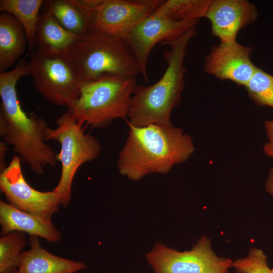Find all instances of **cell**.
<instances>
[{
	"label": "cell",
	"mask_w": 273,
	"mask_h": 273,
	"mask_svg": "<svg viewBox=\"0 0 273 273\" xmlns=\"http://www.w3.org/2000/svg\"><path fill=\"white\" fill-rule=\"evenodd\" d=\"M265 128L269 141L264 144L263 150L265 153L273 159V121H266Z\"/></svg>",
	"instance_id": "cb8c5ba5"
},
{
	"label": "cell",
	"mask_w": 273,
	"mask_h": 273,
	"mask_svg": "<svg viewBox=\"0 0 273 273\" xmlns=\"http://www.w3.org/2000/svg\"><path fill=\"white\" fill-rule=\"evenodd\" d=\"M42 0H1L0 11L13 15L23 27L30 49L36 48V27Z\"/></svg>",
	"instance_id": "d6986e66"
},
{
	"label": "cell",
	"mask_w": 273,
	"mask_h": 273,
	"mask_svg": "<svg viewBox=\"0 0 273 273\" xmlns=\"http://www.w3.org/2000/svg\"><path fill=\"white\" fill-rule=\"evenodd\" d=\"M245 87L256 104L273 108V76L257 67Z\"/></svg>",
	"instance_id": "7402d4cb"
},
{
	"label": "cell",
	"mask_w": 273,
	"mask_h": 273,
	"mask_svg": "<svg viewBox=\"0 0 273 273\" xmlns=\"http://www.w3.org/2000/svg\"><path fill=\"white\" fill-rule=\"evenodd\" d=\"M211 1H163L154 13L177 22L199 20L205 17Z\"/></svg>",
	"instance_id": "ffe728a7"
},
{
	"label": "cell",
	"mask_w": 273,
	"mask_h": 273,
	"mask_svg": "<svg viewBox=\"0 0 273 273\" xmlns=\"http://www.w3.org/2000/svg\"><path fill=\"white\" fill-rule=\"evenodd\" d=\"M136 86L134 77L102 76L84 83L74 106L68 110L81 126L106 127L128 116Z\"/></svg>",
	"instance_id": "5b68a950"
},
{
	"label": "cell",
	"mask_w": 273,
	"mask_h": 273,
	"mask_svg": "<svg viewBox=\"0 0 273 273\" xmlns=\"http://www.w3.org/2000/svg\"><path fill=\"white\" fill-rule=\"evenodd\" d=\"M56 125L55 128H47L46 140L57 141L61 145L56 159L61 164V173L53 191L59 195L61 205L67 207L71 201L72 182L77 170L84 163L97 159L101 147L95 137L85 133L69 110L56 119Z\"/></svg>",
	"instance_id": "8992f818"
},
{
	"label": "cell",
	"mask_w": 273,
	"mask_h": 273,
	"mask_svg": "<svg viewBox=\"0 0 273 273\" xmlns=\"http://www.w3.org/2000/svg\"><path fill=\"white\" fill-rule=\"evenodd\" d=\"M26 245L24 233L13 232L0 238V273L17 269L19 257Z\"/></svg>",
	"instance_id": "44dd1931"
},
{
	"label": "cell",
	"mask_w": 273,
	"mask_h": 273,
	"mask_svg": "<svg viewBox=\"0 0 273 273\" xmlns=\"http://www.w3.org/2000/svg\"><path fill=\"white\" fill-rule=\"evenodd\" d=\"M0 224L2 236L18 231L51 243L58 242L62 238L51 220L21 210L3 200L0 201Z\"/></svg>",
	"instance_id": "5bb4252c"
},
{
	"label": "cell",
	"mask_w": 273,
	"mask_h": 273,
	"mask_svg": "<svg viewBox=\"0 0 273 273\" xmlns=\"http://www.w3.org/2000/svg\"><path fill=\"white\" fill-rule=\"evenodd\" d=\"M272 271H273V269H272Z\"/></svg>",
	"instance_id": "83f0119b"
},
{
	"label": "cell",
	"mask_w": 273,
	"mask_h": 273,
	"mask_svg": "<svg viewBox=\"0 0 273 273\" xmlns=\"http://www.w3.org/2000/svg\"><path fill=\"white\" fill-rule=\"evenodd\" d=\"M87 15L90 31L119 36L154 13L161 0H76Z\"/></svg>",
	"instance_id": "9c48e42d"
},
{
	"label": "cell",
	"mask_w": 273,
	"mask_h": 273,
	"mask_svg": "<svg viewBox=\"0 0 273 273\" xmlns=\"http://www.w3.org/2000/svg\"><path fill=\"white\" fill-rule=\"evenodd\" d=\"M29 75L36 90L48 102L73 108L83 83L68 55L36 49L29 56Z\"/></svg>",
	"instance_id": "52a82bcc"
},
{
	"label": "cell",
	"mask_w": 273,
	"mask_h": 273,
	"mask_svg": "<svg viewBox=\"0 0 273 273\" xmlns=\"http://www.w3.org/2000/svg\"><path fill=\"white\" fill-rule=\"evenodd\" d=\"M205 17L211 22L212 34L220 42H233L240 29L255 21L257 12L246 0H211Z\"/></svg>",
	"instance_id": "4fadbf2b"
},
{
	"label": "cell",
	"mask_w": 273,
	"mask_h": 273,
	"mask_svg": "<svg viewBox=\"0 0 273 273\" xmlns=\"http://www.w3.org/2000/svg\"><path fill=\"white\" fill-rule=\"evenodd\" d=\"M29 250L19 257L18 273H74L86 269L82 261L68 259L54 255L40 245L38 237L30 236Z\"/></svg>",
	"instance_id": "9a60e30c"
},
{
	"label": "cell",
	"mask_w": 273,
	"mask_h": 273,
	"mask_svg": "<svg viewBox=\"0 0 273 273\" xmlns=\"http://www.w3.org/2000/svg\"><path fill=\"white\" fill-rule=\"evenodd\" d=\"M29 75L28 63L20 60L14 69L0 74V136L13 146L21 161L31 170L42 175L47 166L56 165V154L46 143L47 121L22 109L17 98L16 84Z\"/></svg>",
	"instance_id": "6da1fadb"
},
{
	"label": "cell",
	"mask_w": 273,
	"mask_h": 273,
	"mask_svg": "<svg viewBox=\"0 0 273 273\" xmlns=\"http://www.w3.org/2000/svg\"><path fill=\"white\" fill-rule=\"evenodd\" d=\"M76 66L83 83L105 75L134 77L141 73L131 51L119 36L90 31L67 54Z\"/></svg>",
	"instance_id": "277c9868"
},
{
	"label": "cell",
	"mask_w": 273,
	"mask_h": 273,
	"mask_svg": "<svg viewBox=\"0 0 273 273\" xmlns=\"http://www.w3.org/2000/svg\"><path fill=\"white\" fill-rule=\"evenodd\" d=\"M27 39L25 30L12 14L0 15V72L13 66L25 51Z\"/></svg>",
	"instance_id": "2e32d148"
},
{
	"label": "cell",
	"mask_w": 273,
	"mask_h": 273,
	"mask_svg": "<svg viewBox=\"0 0 273 273\" xmlns=\"http://www.w3.org/2000/svg\"><path fill=\"white\" fill-rule=\"evenodd\" d=\"M252 48L236 41L213 46L205 57L204 70L218 79L245 86L257 67L251 60Z\"/></svg>",
	"instance_id": "7c38bea8"
},
{
	"label": "cell",
	"mask_w": 273,
	"mask_h": 273,
	"mask_svg": "<svg viewBox=\"0 0 273 273\" xmlns=\"http://www.w3.org/2000/svg\"><path fill=\"white\" fill-rule=\"evenodd\" d=\"M199 20L177 22L153 13L119 35L134 56L144 79L148 81L147 65L150 54L159 42L167 45L195 27Z\"/></svg>",
	"instance_id": "30bf717a"
},
{
	"label": "cell",
	"mask_w": 273,
	"mask_h": 273,
	"mask_svg": "<svg viewBox=\"0 0 273 273\" xmlns=\"http://www.w3.org/2000/svg\"><path fill=\"white\" fill-rule=\"evenodd\" d=\"M9 273H18V272L17 269L14 270H13V271H11V272H10Z\"/></svg>",
	"instance_id": "4316f807"
},
{
	"label": "cell",
	"mask_w": 273,
	"mask_h": 273,
	"mask_svg": "<svg viewBox=\"0 0 273 273\" xmlns=\"http://www.w3.org/2000/svg\"><path fill=\"white\" fill-rule=\"evenodd\" d=\"M195 27L169 42L170 50L163 53L167 68L161 78L152 85H136L128 115L127 123L135 127L150 124L171 125L170 114L179 105L185 85L187 68L184 61L190 40L196 35Z\"/></svg>",
	"instance_id": "3957f363"
},
{
	"label": "cell",
	"mask_w": 273,
	"mask_h": 273,
	"mask_svg": "<svg viewBox=\"0 0 273 273\" xmlns=\"http://www.w3.org/2000/svg\"><path fill=\"white\" fill-rule=\"evenodd\" d=\"M232 267L236 273H273L267 265L266 255L256 248L251 249L246 257L233 261Z\"/></svg>",
	"instance_id": "603a6c76"
},
{
	"label": "cell",
	"mask_w": 273,
	"mask_h": 273,
	"mask_svg": "<svg viewBox=\"0 0 273 273\" xmlns=\"http://www.w3.org/2000/svg\"><path fill=\"white\" fill-rule=\"evenodd\" d=\"M8 151L7 144L4 142H0V172L7 166L6 163V157Z\"/></svg>",
	"instance_id": "d4e9b609"
},
{
	"label": "cell",
	"mask_w": 273,
	"mask_h": 273,
	"mask_svg": "<svg viewBox=\"0 0 273 273\" xmlns=\"http://www.w3.org/2000/svg\"><path fill=\"white\" fill-rule=\"evenodd\" d=\"M21 160L15 155L0 173V189L9 204L25 212L51 220L61 205L59 195L52 191L41 192L30 186L21 168Z\"/></svg>",
	"instance_id": "8fae6325"
},
{
	"label": "cell",
	"mask_w": 273,
	"mask_h": 273,
	"mask_svg": "<svg viewBox=\"0 0 273 273\" xmlns=\"http://www.w3.org/2000/svg\"><path fill=\"white\" fill-rule=\"evenodd\" d=\"M146 256L155 273H229L233 263L231 259L216 255L206 236L184 252L158 243Z\"/></svg>",
	"instance_id": "ba28073f"
},
{
	"label": "cell",
	"mask_w": 273,
	"mask_h": 273,
	"mask_svg": "<svg viewBox=\"0 0 273 273\" xmlns=\"http://www.w3.org/2000/svg\"><path fill=\"white\" fill-rule=\"evenodd\" d=\"M46 12L65 29L80 37L90 31L88 18L76 0L45 1Z\"/></svg>",
	"instance_id": "ac0fdd59"
},
{
	"label": "cell",
	"mask_w": 273,
	"mask_h": 273,
	"mask_svg": "<svg viewBox=\"0 0 273 273\" xmlns=\"http://www.w3.org/2000/svg\"><path fill=\"white\" fill-rule=\"evenodd\" d=\"M36 36L37 49L66 55L81 37L65 29L48 13L39 16Z\"/></svg>",
	"instance_id": "e0dca14e"
},
{
	"label": "cell",
	"mask_w": 273,
	"mask_h": 273,
	"mask_svg": "<svg viewBox=\"0 0 273 273\" xmlns=\"http://www.w3.org/2000/svg\"><path fill=\"white\" fill-rule=\"evenodd\" d=\"M265 188L267 192L273 195V168L271 169L269 172Z\"/></svg>",
	"instance_id": "484cf974"
},
{
	"label": "cell",
	"mask_w": 273,
	"mask_h": 273,
	"mask_svg": "<svg viewBox=\"0 0 273 273\" xmlns=\"http://www.w3.org/2000/svg\"><path fill=\"white\" fill-rule=\"evenodd\" d=\"M129 131L117 165L119 172L132 180L151 173H166L194 152L192 138L181 128L150 124Z\"/></svg>",
	"instance_id": "7a4b0ae2"
}]
</instances>
